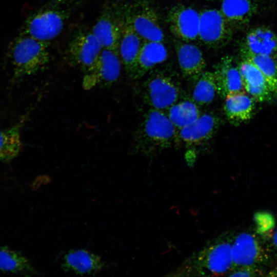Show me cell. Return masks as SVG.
<instances>
[{"instance_id": "1", "label": "cell", "mask_w": 277, "mask_h": 277, "mask_svg": "<svg viewBox=\"0 0 277 277\" xmlns=\"http://www.w3.org/2000/svg\"><path fill=\"white\" fill-rule=\"evenodd\" d=\"M134 149L150 155L180 143L179 130L163 111L150 108L134 135Z\"/></svg>"}, {"instance_id": "2", "label": "cell", "mask_w": 277, "mask_h": 277, "mask_svg": "<svg viewBox=\"0 0 277 277\" xmlns=\"http://www.w3.org/2000/svg\"><path fill=\"white\" fill-rule=\"evenodd\" d=\"M49 46V42L25 34L17 37L10 50L13 78L20 80L43 70L50 62Z\"/></svg>"}, {"instance_id": "3", "label": "cell", "mask_w": 277, "mask_h": 277, "mask_svg": "<svg viewBox=\"0 0 277 277\" xmlns=\"http://www.w3.org/2000/svg\"><path fill=\"white\" fill-rule=\"evenodd\" d=\"M70 14L67 9L54 4L49 5L27 18L22 33L40 41L49 42L62 31Z\"/></svg>"}, {"instance_id": "4", "label": "cell", "mask_w": 277, "mask_h": 277, "mask_svg": "<svg viewBox=\"0 0 277 277\" xmlns=\"http://www.w3.org/2000/svg\"><path fill=\"white\" fill-rule=\"evenodd\" d=\"M125 23L126 11L111 1L104 7L91 31L103 48L118 52Z\"/></svg>"}, {"instance_id": "5", "label": "cell", "mask_w": 277, "mask_h": 277, "mask_svg": "<svg viewBox=\"0 0 277 277\" xmlns=\"http://www.w3.org/2000/svg\"><path fill=\"white\" fill-rule=\"evenodd\" d=\"M143 101L150 108L164 111L179 102L182 95L177 83L170 76L157 73L149 76L143 85Z\"/></svg>"}, {"instance_id": "6", "label": "cell", "mask_w": 277, "mask_h": 277, "mask_svg": "<svg viewBox=\"0 0 277 277\" xmlns=\"http://www.w3.org/2000/svg\"><path fill=\"white\" fill-rule=\"evenodd\" d=\"M122 64L118 52L103 48L96 61L84 72L83 88L89 90L112 85L120 75Z\"/></svg>"}, {"instance_id": "7", "label": "cell", "mask_w": 277, "mask_h": 277, "mask_svg": "<svg viewBox=\"0 0 277 277\" xmlns=\"http://www.w3.org/2000/svg\"><path fill=\"white\" fill-rule=\"evenodd\" d=\"M198 38L206 46L214 49L225 46L231 39L233 29L220 10L205 9L200 12Z\"/></svg>"}, {"instance_id": "8", "label": "cell", "mask_w": 277, "mask_h": 277, "mask_svg": "<svg viewBox=\"0 0 277 277\" xmlns=\"http://www.w3.org/2000/svg\"><path fill=\"white\" fill-rule=\"evenodd\" d=\"M103 48L92 31L78 32L70 39L67 55L71 65L85 72L96 61Z\"/></svg>"}, {"instance_id": "9", "label": "cell", "mask_w": 277, "mask_h": 277, "mask_svg": "<svg viewBox=\"0 0 277 277\" xmlns=\"http://www.w3.org/2000/svg\"><path fill=\"white\" fill-rule=\"evenodd\" d=\"M232 258L235 268L259 267L267 261L268 255L255 234L243 232L238 234L232 243Z\"/></svg>"}, {"instance_id": "10", "label": "cell", "mask_w": 277, "mask_h": 277, "mask_svg": "<svg viewBox=\"0 0 277 277\" xmlns=\"http://www.w3.org/2000/svg\"><path fill=\"white\" fill-rule=\"evenodd\" d=\"M126 17L137 34L144 41L163 42L164 34L158 15L151 7L137 5L126 9Z\"/></svg>"}, {"instance_id": "11", "label": "cell", "mask_w": 277, "mask_h": 277, "mask_svg": "<svg viewBox=\"0 0 277 277\" xmlns=\"http://www.w3.org/2000/svg\"><path fill=\"white\" fill-rule=\"evenodd\" d=\"M200 15L196 10L183 5L173 7L168 15L171 33L178 39L190 42L198 38Z\"/></svg>"}, {"instance_id": "12", "label": "cell", "mask_w": 277, "mask_h": 277, "mask_svg": "<svg viewBox=\"0 0 277 277\" xmlns=\"http://www.w3.org/2000/svg\"><path fill=\"white\" fill-rule=\"evenodd\" d=\"M220 124V118L211 113L201 114L194 122L179 130L180 143L191 147L204 144L214 135Z\"/></svg>"}, {"instance_id": "13", "label": "cell", "mask_w": 277, "mask_h": 277, "mask_svg": "<svg viewBox=\"0 0 277 277\" xmlns=\"http://www.w3.org/2000/svg\"><path fill=\"white\" fill-rule=\"evenodd\" d=\"M61 267L65 272L79 275H94L104 267V263L98 255L84 249L71 250L63 259Z\"/></svg>"}, {"instance_id": "14", "label": "cell", "mask_w": 277, "mask_h": 277, "mask_svg": "<svg viewBox=\"0 0 277 277\" xmlns=\"http://www.w3.org/2000/svg\"><path fill=\"white\" fill-rule=\"evenodd\" d=\"M217 93L222 98L232 93L244 90L238 65L232 57L222 58L213 72Z\"/></svg>"}, {"instance_id": "15", "label": "cell", "mask_w": 277, "mask_h": 277, "mask_svg": "<svg viewBox=\"0 0 277 277\" xmlns=\"http://www.w3.org/2000/svg\"><path fill=\"white\" fill-rule=\"evenodd\" d=\"M142 38L132 27L126 17V23L123 30L118 52L128 76L134 80L138 54L142 46Z\"/></svg>"}, {"instance_id": "16", "label": "cell", "mask_w": 277, "mask_h": 277, "mask_svg": "<svg viewBox=\"0 0 277 277\" xmlns=\"http://www.w3.org/2000/svg\"><path fill=\"white\" fill-rule=\"evenodd\" d=\"M176 53L183 75L187 79L196 81L206 66L201 50L188 42L179 43L176 46Z\"/></svg>"}, {"instance_id": "17", "label": "cell", "mask_w": 277, "mask_h": 277, "mask_svg": "<svg viewBox=\"0 0 277 277\" xmlns=\"http://www.w3.org/2000/svg\"><path fill=\"white\" fill-rule=\"evenodd\" d=\"M238 67L245 91L256 101L268 100L272 93L258 68L250 61L244 59Z\"/></svg>"}, {"instance_id": "18", "label": "cell", "mask_w": 277, "mask_h": 277, "mask_svg": "<svg viewBox=\"0 0 277 277\" xmlns=\"http://www.w3.org/2000/svg\"><path fill=\"white\" fill-rule=\"evenodd\" d=\"M220 10L233 30L240 29L249 24L257 6L252 0H222Z\"/></svg>"}, {"instance_id": "19", "label": "cell", "mask_w": 277, "mask_h": 277, "mask_svg": "<svg viewBox=\"0 0 277 277\" xmlns=\"http://www.w3.org/2000/svg\"><path fill=\"white\" fill-rule=\"evenodd\" d=\"M204 265L210 273L221 275L228 273L233 267L232 243L222 241L208 248L203 256Z\"/></svg>"}, {"instance_id": "20", "label": "cell", "mask_w": 277, "mask_h": 277, "mask_svg": "<svg viewBox=\"0 0 277 277\" xmlns=\"http://www.w3.org/2000/svg\"><path fill=\"white\" fill-rule=\"evenodd\" d=\"M244 46L251 52L274 57L277 52V35L270 28L259 26L247 34Z\"/></svg>"}, {"instance_id": "21", "label": "cell", "mask_w": 277, "mask_h": 277, "mask_svg": "<svg viewBox=\"0 0 277 277\" xmlns=\"http://www.w3.org/2000/svg\"><path fill=\"white\" fill-rule=\"evenodd\" d=\"M167 57V49L162 42L144 41L138 54L134 80L143 77Z\"/></svg>"}, {"instance_id": "22", "label": "cell", "mask_w": 277, "mask_h": 277, "mask_svg": "<svg viewBox=\"0 0 277 277\" xmlns=\"http://www.w3.org/2000/svg\"><path fill=\"white\" fill-rule=\"evenodd\" d=\"M254 109L253 98L247 95L244 90L231 93L225 98L224 111L232 123L249 120Z\"/></svg>"}, {"instance_id": "23", "label": "cell", "mask_w": 277, "mask_h": 277, "mask_svg": "<svg viewBox=\"0 0 277 277\" xmlns=\"http://www.w3.org/2000/svg\"><path fill=\"white\" fill-rule=\"evenodd\" d=\"M0 270L28 276L37 273L25 256L7 246H0Z\"/></svg>"}, {"instance_id": "24", "label": "cell", "mask_w": 277, "mask_h": 277, "mask_svg": "<svg viewBox=\"0 0 277 277\" xmlns=\"http://www.w3.org/2000/svg\"><path fill=\"white\" fill-rule=\"evenodd\" d=\"M25 118L26 116L11 127L0 129V162H11L22 150L21 131Z\"/></svg>"}, {"instance_id": "25", "label": "cell", "mask_w": 277, "mask_h": 277, "mask_svg": "<svg viewBox=\"0 0 277 277\" xmlns=\"http://www.w3.org/2000/svg\"><path fill=\"white\" fill-rule=\"evenodd\" d=\"M241 53L243 59L250 61L260 70L271 93L277 98V65L274 57L253 53L244 46Z\"/></svg>"}, {"instance_id": "26", "label": "cell", "mask_w": 277, "mask_h": 277, "mask_svg": "<svg viewBox=\"0 0 277 277\" xmlns=\"http://www.w3.org/2000/svg\"><path fill=\"white\" fill-rule=\"evenodd\" d=\"M167 115L180 130L194 122L201 115L197 104L190 100L179 101L167 110Z\"/></svg>"}, {"instance_id": "27", "label": "cell", "mask_w": 277, "mask_h": 277, "mask_svg": "<svg viewBox=\"0 0 277 277\" xmlns=\"http://www.w3.org/2000/svg\"><path fill=\"white\" fill-rule=\"evenodd\" d=\"M195 82L192 92V101L200 105L211 103L217 93L213 72L204 71Z\"/></svg>"}, {"instance_id": "28", "label": "cell", "mask_w": 277, "mask_h": 277, "mask_svg": "<svg viewBox=\"0 0 277 277\" xmlns=\"http://www.w3.org/2000/svg\"><path fill=\"white\" fill-rule=\"evenodd\" d=\"M258 231L262 233L269 231L274 225L273 216L268 213L259 212L255 216Z\"/></svg>"}, {"instance_id": "29", "label": "cell", "mask_w": 277, "mask_h": 277, "mask_svg": "<svg viewBox=\"0 0 277 277\" xmlns=\"http://www.w3.org/2000/svg\"><path fill=\"white\" fill-rule=\"evenodd\" d=\"M232 276H256L260 275L262 272L259 267L244 266L238 267L231 272Z\"/></svg>"}, {"instance_id": "30", "label": "cell", "mask_w": 277, "mask_h": 277, "mask_svg": "<svg viewBox=\"0 0 277 277\" xmlns=\"http://www.w3.org/2000/svg\"><path fill=\"white\" fill-rule=\"evenodd\" d=\"M272 243L273 246L277 250V229L273 233Z\"/></svg>"}, {"instance_id": "31", "label": "cell", "mask_w": 277, "mask_h": 277, "mask_svg": "<svg viewBox=\"0 0 277 277\" xmlns=\"http://www.w3.org/2000/svg\"><path fill=\"white\" fill-rule=\"evenodd\" d=\"M273 57H274V60H275V62H276V65H277V52H276V54L274 55V56Z\"/></svg>"}]
</instances>
